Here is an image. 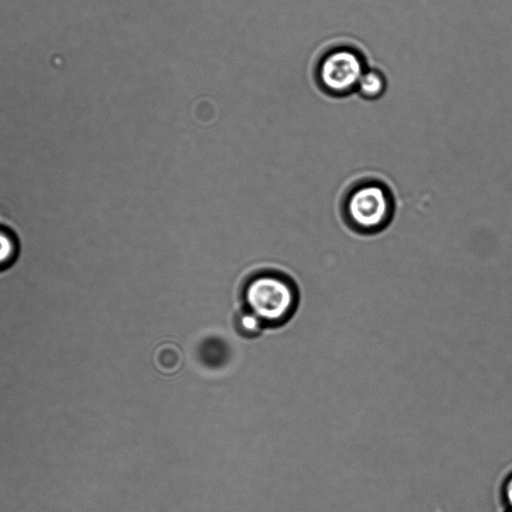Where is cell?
Returning <instances> with one entry per match:
<instances>
[{"label": "cell", "mask_w": 512, "mask_h": 512, "mask_svg": "<svg viewBox=\"0 0 512 512\" xmlns=\"http://www.w3.org/2000/svg\"><path fill=\"white\" fill-rule=\"evenodd\" d=\"M263 327L262 321L247 309L237 316L236 328L244 337H255Z\"/></svg>", "instance_id": "8992f818"}, {"label": "cell", "mask_w": 512, "mask_h": 512, "mask_svg": "<svg viewBox=\"0 0 512 512\" xmlns=\"http://www.w3.org/2000/svg\"><path fill=\"white\" fill-rule=\"evenodd\" d=\"M393 209L391 192L377 181L356 185L344 202L348 224L361 233H375L383 229L391 220Z\"/></svg>", "instance_id": "7a4b0ae2"}, {"label": "cell", "mask_w": 512, "mask_h": 512, "mask_svg": "<svg viewBox=\"0 0 512 512\" xmlns=\"http://www.w3.org/2000/svg\"><path fill=\"white\" fill-rule=\"evenodd\" d=\"M386 87L387 81L382 72L367 69L357 85L356 92L364 99L374 100L384 94Z\"/></svg>", "instance_id": "277c9868"}, {"label": "cell", "mask_w": 512, "mask_h": 512, "mask_svg": "<svg viewBox=\"0 0 512 512\" xmlns=\"http://www.w3.org/2000/svg\"><path fill=\"white\" fill-rule=\"evenodd\" d=\"M18 251L16 239L12 233L0 228V269L10 265Z\"/></svg>", "instance_id": "5b68a950"}, {"label": "cell", "mask_w": 512, "mask_h": 512, "mask_svg": "<svg viewBox=\"0 0 512 512\" xmlns=\"http://www.w3.org/2000/svg\"><path fill=\"white\" fill-rule=\"evenodd\" d=\"M246 309L255 314L264 326L285 323L294 313L298 293L290 279L274 272L260 273L246 284L244 292Z\"/></svg>", "instance_id": "6da1fadb"}, {"label": "cell", "mask_w": 512, "mask_h": 512, "mask_svg": "<svg viewBox=\"0 0 512 512\" xmlns=\"http://www.w3.org/2000/svg\"><path fill=\"white\" fill-rule=\"evenodd\" d=\"M500 494L505 509L512 511V472L503 480Z\"/></svg>", "instance_id": "52a82bcc"}, {"label": "cell", "mask_w": 512, "mask_h": 512, "mask_svg": "<svg viewBox=\"0 0 512 512\" xmlns=\"http://www.w3.org/2000/svg\"><path fill=\"white\" fill-rule=\"evenodd\" d=\"M367 69L366 60L361 51L354 47L340 46L322 55L316 65L315 77L324 92L342 97L356 91Z\"/></svg>", "instance_id": "3957f363"}, {"label": "cell", "mask_w": 512, "mask_h": 512, "mask_svg": "<svg viewBox=\"0 0 512 512\" xmlns=\"http://www.w3.org/2000/svg\"><path fill=\"white\" fill-rule=\"evenodd\" d=\"M504 512H512V511H511V510H506V509H505V510H504Z\"/></svg>", "instance_id": "ba28073f"}]
</instances>
